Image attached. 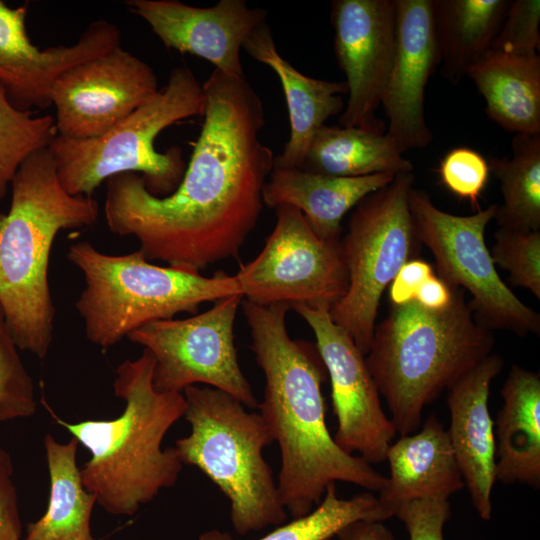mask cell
I'll list each match as a JSON object with an SVG mask.
<instances>
[{
    "instance_id": "1",
    "label": "cell",
    "mask_w": 540,
    "mask_h": 540,
    "mask_svg": "<svg viewBox=\"0 0 540 540\" xmlns=\"http://www.w3.org/2000/svg\"><path fill=\"white\" fill-rule=\"evenodd\" d=\"M203 91L204 121L177 189L154 196L141 176L122 173L105 182L103 207L109 230L134 236L147 260L198 272L239 254L275 157L259 139L264 108L245 77L214 69Z\"/></svg>"
},
{
    "instance_id": "2",
    "label": "cell",
    "mask_w": 540,
    "mask_h": 540,
    "mask_svg": "<svg viewBox=\"0 0 540 540\" xmlns=\"http://www.w3.org/2000/svg\"><path fill=\"white\" fill-rule=\"evenodd\" d=\"M241 306L251 350L265 377L257 408L280 448L277 487L287 513L293 519L308 514L337 481L379 493L387 477L342 450L329 432L322 394L327 371L315 344L290 337L289 305L243 299Z\"/></svg>"
},
{
    "instance_id": "3",
    "label": "cell",
    "mask_w": 540,
    "mask_h": 540,
    "mask_svg": "<svg viewBox=\"0 0 540 540\" xmlns=\"http://www.w3.org/2000/svg\"><path fill=\"white\" fill-rule=\"evenodd\" d=\"M153 370L147 349L117 367L113 389L125 407L115 419L67 422L42 400L54 421L90 452L80 469L83 485L112 515L135 514L174 486L183 467L174 446L163 449L162 442L184 417L186 400L182 392L157 391Z\"/></svg>"
},
{
    "instance_id": "4",
    "label": "cell",
    "mask_w": 540,
    "mask_h": 540,
    "mask_svg": "<svg viewBox=\"0 0 540 540\" xmlns=\"http://www.w3.org/2000/svg\"><path fill=\"white\" fill-rule=\"evenodd\" d=\"M10 188L9 210L0 213V303L19 350L44 359L54 331L48 281L54 240L63 230L92 226L99 204L62 187L48 149L21 164Z\"/></svg>"
},
{
    "instance_id": "5",
    "label": "cell",
    "mask_w": 540,
    "mask_h": 540,
    "mask_svg": "<svg viewBox=\"0 0 540 540\" xmlns=\"http://www.w3.org/2000/svg\"><path fill=\"white\" fill-rule=\"evenodd\" d=\"M452 290L443 310L392 305L375 326L365 360L400 436L417 431L424 408L492 353L491 330L474 318L464 291Z\"/></svg>"
},
{
    "instance_id": "6",
    "label": "cell",
    "mask_w": 540,
    "mask_h": 540,
    "mask_svg": "<svg viewBox=\"0 0 540 540\" xmlns=\"http://www.w3.org/2000/svg\"><path fill=\"white\" fill-rule=\"evenodd\" d=\"M67 258L85 280L75 306L86 337L102 348L152 322L196 314L203 303L242 294L234 275L219 271L207 277L189 268L155 265L140 250L110 255L78 241L69 246Z\"/></svg>"
},
{
    "instance_id": "7",
    "label": "cell",
    "mask_w": 540,
    "mask_h": 540,
    "mask_svg": "<svg viewBox=\"0 0 540 540\" xmlns=\"http://www.w3.org/2000/svg\"><path fill=\"white\" fill-rule=\"evenodd\" d=\"M182 393L191 426L174 445L182 464L198 468L226 496L237 534L283 524L287 511L263 455L274 441L262 416L210 386L193 385Z\"/></svg>"
},
{
    "instance_id": "8",
    "label": "cell",
    "mask_w": 540,
    "mask_h": 540,
    "mask_svg": "<svg viewBox=\"0 0 540 540\" xmlns=\"http://www.w3.org/2000/svg\"><path fill=\"white\" fill-rule=\"evenodd\" d=\"M203 84L186 66L172 69L165 87L104 134L89 139L56 135L48 151L62 187L71 195L93 196L109 178L141 173L149 193L165 197L179 186L186 162L180 147L155 149L156 137L174 123L203 116Z\"/></svg>"
},
{
    "instance_id": "9",
    "label": "cell",
    "mask_w": 540,
    "mask_h": 540,
    "mask_svg": "<svg viewBox=\"0 0 540 540\" xmlns=\"http://www.w3.org/2000/svg\"><path fill=\"white\" fill-rule=\"evenodd\" d=\"M413 183L412 172L398 173L390 184L362 199L341 238L349 284L329 312L364 355L372 343L382 293L419 242L409 208Z\"/></svg>"
},
{
    "instance_id": "10",
    "label": "cell",
    "mask_w": 540,
    "mask_h": 540,
    "mask_svg": "<svg viewBox=\"0 0 540 540\" xmlns=\"http://www.w3.org/2000/svg\"><path fill=\"white\" fill-rule=\"evenodd\" d=\"M497 206L458 216L439 209L423 190L412 188L409 193L418 241L432 252L439 278L450 287L469 292L472 299L468 305L477 322L491 331L539 335L540 315L504 283L485 244V229Z\"/></svg>"
},
{
    "instance_id": "11",
    "label": "cell",
    "mask_w": 540,
    "mask_h": 540,
    "mask_svg": "<svg viewBox=\"0 0 540 540\" xmlns=\"http://www.w3.org/2000/svg\"><path fill=\"white\" fill-rule=\"evenodd\" d=\"M243 299L242 294H234L200 314L155 321L127 336L153 355L157 391L183 392L189 386L205 384L248 408L258 407L234 344V323Z\"/></svg>"
},
{
    "instance_id": "12",
    "label": "cell",
    "mask_w": 540,
    "mask_h": 540,
    "mask_svg": "<svg viewBox=\"0 0 540 540\" xmlns=\"http://www.w3.org/2000/svg\"><path fill=\"white\" fill-rule=\"evenodd\" d=\"M261 252L234 276L245 300L331 308L349 284L341 240L320 238L300 210L282 205Z\"/></svg>"
},
{
    "instance_id": "13",
    "label": "cell",
    "mask_w": 540,
    "mask_h": 540,
    "mask_svg": "<svg viewBox=\"0 0 540 540\" xmlns=\"http://www.w3.org/2000/svg\"><path fill=\"white\" fill-rule=\"evenodd\" d=\"M312 329L316 348L331 384L333 411L337 418L336 444L370 464L385 461L397 434L380 401L378 387L365 355L352 337L330 316L327 307L292 305Z\"/></svg>"
},
{
    "instance_id": "14",
    "label": "cell",
    "mask_w": 540,
    "mask_h": 540,
    "mask_svg": "<svg viewBox=\"0 0 540 540\" xmlns=\"http://www.w3.org/2000/svg\"><path fill=\"white\" fill-rule=\"evenodd\" d=\"M158 91L152 68L119 45L56 78L50 100L56 110L57 135L98 137Z\"/></svg>"
},
{
    "instance_id": "15",
    "label": "cell",
    "mask_w": 540,
    "mask_h": 540,
    "mask_svg": "<svg viewBox=\"0 0 540 540\" xmlns=\"http://www.w3.org/2000/svg\"><path fill=\"white\" fill-rule=\"evenodd\" d=\"M331 8L334 52L349 94L339 125L384 132L376 111L395 55V0H334Z\"/></svg>"
},
{
    "instance_id": "16",
    "label": "cell",
    "mask_w": 540,
    "mask_h": 540,
    "mask_svg": "<svg viewBox=\"0 0 540 540\" xmlns=\"http://www.w3.org/2000/svg\"><path fill=\"white\" fill-rule=\"evenodd\" d=\"M28 6L9 7L0 0V84L11 104L22 111L45 109L56 78L76 64L120 45V30L106 20L89 24L76 43L44 50L26 30Z\"/></svg>"
},
{
    "instance_id": "17",
    "label": "cell",
    "mask_w": 540,
    "mask_h": 540,
    "mask_svg": "<svg viewBox=\"0 0 540 540\" xmlns=\"http://www.w3.org/2000/svg\"><path fill=\"white\" fill-rule=\"evenodd\" d=\"M126 6L165 47L201 57L233 78L245 77L241 49L266 18L265 10L250 8L244 0H220L207 8L176 0H129Z\"/></svg>"
},
{
    "instance_id": "18",
    "label": "cell",
    "mask_w": 540,
    "mask_h": 540,
    "mask_svg": "<svg viewBox=\"0 0 540 540\" xmlns=\"http://www.w3.org/2000/svg\"><path fill=\"white\" fill-rule=\"evenodd\" d=\"M396 48L381 105L386 133L400 150L424 148L432 141L424 111L425 88L440 66L434 0H395Z\"/></svg>"
},
{
    "instance_id": "19",
    "label": "cell",
    "mask_w": 540,
    "mask_h": 540,
    "mask_svg": "<svg viewBox=\"0 0 540 540\" xmlns=\"http://www.w3.org/2000/svg\"><path fill=\"white\" fill-rule=\"evenodd\" d=\"M502 367L501 356L491 353L447 390L450 426L446 431L471 503L484 521L492 516L491 493L496 482L489 394Z\"/></svg>"
},
{
    "instance_id": "20",
    "label": "cell",
    "mask_w": 540,
    "mask_h": 540,
    "mask_svg": "<svg viewBox=\"0 0 540 540\" xmlns=\"http://www.w3.org/2000/svg\"><path fill=\"white\" fill-rule=\"evenodd\" d=\"M385 460L390 475L378 497L393 515L403 504L449 500L465 487L447 431L434 413L425 419L419 432L392 442Z\"/></svg>"
},
{
    "instance_id": "21",
    "label": "cell",
    "mask_w": 540,
    "mask_h": 540,
    "mask_svg": "<svg viewBox=\"0 0 540 540\" xmlns=\"http://www.w3.org/2000/svg\"><path fill=\"white\" fill-rule=\"evenodd\" d=\"M244 49L253 59L270 67L280 79L290 120V137L273 166L300 168L316 132L331 116L343 111L346 82L308 77L278 52L270 27H257L245 40Z\"/></svg>"
},
{
    "instance_id": "22",
    "label": "cell",
    "mask_w": 540,
    "mask_h": 540,
    "mask_svg": "<svg viewBox=\"0 0 540 540\" xmlns=\"http://www.w3.org/2000/svg\"><path fill=\"white\" fill-rule=\"evenodd\" d=\"M395 176L339 177L273 166L262 189V200L269 208H297L320 238L341 240L344 215L366 196L390 184Z\"/></svg>"
},
{
    "instance_id": "23",
    "label": "cell",
    "mask_w": 540,
    "mask_h": 540,
    "mask_svg": "<svg viewBox=\"0 0 540 540\" xmlns=\"http://www.w3.org/2000/svg\"><path fill=\"white\" fill-rule=\"evenodd\" d=\"M494 421L496 481L540 487V375L513 365Z\"/></svg>"
},
{
    "instance_id": "24",
    "label": "cell",
    "mask_w": 540,
    "mask_h": 540,
    "mask_svg": "<svg viewBox=\"0 0 540 540\" xmlns=\"http://www.w3.org/2000/svg\"><path fill=\"white\" fill-rule=\"evenodd\" d=\"M486 102L487 116L516 134L540 133L539 54L489 50L469 72Z\"/></svg>"
},
{
    "instance_id": "25",
    "label": "cell",
    "mask_w": 540,
    "mask_h": 540,
    "mask_svg": "<svg viewBox=\"0 0 540 540\" xmlns=\"http://www.w3.org/2000/svg\"><path fill=\"white\" fill-rule=\"evenodd\" d=\"M507 0H434L442 75L458 84L489 50L504 20Z\"/></svg>"
},
{
    "instance_id": "26",
    "label": "cell",
    "mask_w": 540,
    "mask_h": 540,
    "mask_svg": "<svg viewBox=\"0 0 540 540\" xmlns=\"http://www.w3.org/2000/svg\"><path fill=\"white\" fill-rule=\"evenodd\" d=\"M386 132L323 125L299 169L339 177L412 172L413 164Z\"/></svg>"
},
{
    "instance_id": "27",
    "label": "cell",
    "mask_w": 540,
    "mask_h": 540,
    "mask_svg": "<svg viewBox=\"0 0 540 540\" xmlns=\"http://www.w3.org/2000/svg\"><path fill=\"white\" fill-rule=\"evenodd\" d=\"M78 446L74 437L59 443L53 436H45L50 478L48 507L41 518L27 525L23 540H98L90 526L96 497L83 485L76 461Z\"/></svg>"
},
{
    "instance_id": "28",
    "label": "cell",
    "mask_w": 540,
    "mask_h": 540,
    "mask_svg": "<svg viewBox=\"0 0 540 540\" xmlns=\"http://www.w3.org/2000/svg\"><path fill=\"white\" fill-rule=\"evenodd\" d=\"M489 165L503 197L494 217L499 227L540 231V133L516 134L512 156L491 158Z\"/></svg>"
},
{
    "instance_id": "29",
    "label": "cell",
    "mask_w": 540,
    "mask_h": 540,
    "mask_svg": "<svg viewBox=\"0 0 540 540\" xmlns=\"http://www.w3.org/2000/svg\"><path fill=\"white\" fill-rule=\"evenodd\" d=\"M392 511L378 496L367 491L349 499L338 497L336 483L330 484L320 503L308 514L278 525L257 540H329L348 524L356 521L384 522L393 517ZM197 540H237L230 533L210 529Z\"/></svg>"
},
{
    "instance_id": "30",
    "label": "cell",
    "mask_w": 540,
    "mask_h": 540,
    "mask_svg": "<svg viewBox=\"0 0 540 540\" xmlns=\"http://www.w3.org/2000/svg\"><path fill=\"white\" fill-rule=\"evenodd\" d=\"M57 135L50 115L33 116L9 101L0 84V200L10 188L21 164L32 154L47 149Z\"/></svg>"
},
{
    "instance_id": "31",
    "label": "cell",
    "mask_w": 540,
    "mask_h": 540,
    "mask_svg": "<svg viewBox=\"0 0 540 540\" xmlns=\"http://www.w3.org/2000/svg\"><path fill=\"white\" fill-rule=\"evenodd\" d=\"M0 303V423L32 416L35 388L25 368Z\"/></svg>"
},
{
    "instance_id": "32",
    "label": "cell",
    "mask_w": 540,
    "mask_h": 540,
    "mask_svg": "<svg viewBox=\"0 0 540 540\" xmlns=\"http://www.w3.org/2000/svg\"><path fill=\"white\" fill-rule=\"evenodd\" d=\"M490 252L494 264L509 273L514 286L540 299V231H517L499 227Z\"/></svg>"
},
{
    "instance_id": "33",
    "label": "cell",
    "mask_w": 540,
    "mask_h": 540,
    "mask_svg": "<svg viewBox=\"0 0 540 540\" xmlns=\"http://www.w3.org/2000/svg\"><path fill=\"white\" fill-rule=\"evenodd\" d=\"M490 172V165L483 155L469 147L449 150L438 168L441 183L460 199L468 200L476 211L480 210L479 198Z\"/></svg>"
},
{
    "instance_id": "34",
    "label": "cell",
    "mask_w": 540,
    "mask_h": 540,
    "mask_svg": "<svg viewBox=\"0 0 540 540\" xmlns=\"http://www.w3.org/2000/svg\"><path fill=\"white\" fill-rule=\"evenodd\" d=\"M539 25V0L510 2L491 49L511 54H537L540 46Z\"/></svg>"
},
{
    "instance_id": "35",
    "label": "cell",
    "mask_w": 540,
    "mask_h": 540,
    "mask_svg": "<svg viewBox=\"0 0 540 540\" xmlns=\"http://www.w3.org/2000/svg\"><path fill=\"white\" fill-rule=\"evenodd\" d=\"M394 516L404 524L408 540H445L451 505L449 500H416L399 506Z\"/></svg>"
},
{
    "instance_id": "36",
    "label": "cell",
    "mask_w": 540,
    "mask_h": 540,
    "mask_svg": "<svg viewBox=\"0 0 540 540\" xmlns=\"http://www.w3.org/2000/svg\"><path fill=\"white\" fill-rule=\"evenodd\" d=\"M11 455L0 447V540H20L22 523Z\"/></svg>"
},
{
    "instance_id": "37",
    "label": "cell",
    "mask_w": 540,
    "mask_h": 540,
    "mask_svg": "<svg viewBox=\"0 0 540 540\" xmlns=\"http://www.w3.org/2000/svg\"><path fill=\"white\" fill-rule=\"evenodd\" d=\"M432 275L433 268L426 261L413 259L406 262L390 284L389 298L392 305L414 301L420 286Z\"/></svg>"
},
{
    "instance_id": "38",
    "label": "cell",
    "mask_w": 540,
    "mask_h": 540,
    "mask_svg": "<svg viewBox=\"0 0 540 540\" xmlns=\"http://www.w3.org/2000/svg\"><path fill=\"white\" fill-rule=\"evenodd\" d=\"M452 296V287L434 274L420 286L414 301L426 309L438 311L449 306Z\"/></svg>"
},
{
    "instance_id": "39",
    "label": "cell",
    "mask_w": 540,
    "mask_h": 540,
    "mask_svg": "<svg viewBox=\"0 0 540 540\" xmlns=\"http://www.w3.org/2000/svg\"><path fill=\"white\" fill-rule=\"evenodd\" d=\"M338 540H395L390 529L379 521H356L342 528Z\"/></svg>"
},
{
    "instance_id": "40",
    "label": "cell",
    "mask_w": 540,
    "mask_h": 540,
    "mask_svg": "<svg viewBox=\"0 0 540 540\" xmlns=\"http://www.w3.org/2000/svg\"><path fill=\"white\" fill-rule=\"evenodd\" d=\"M329 540H332V539H329Z\"/></svg>"
}]
</instances>
